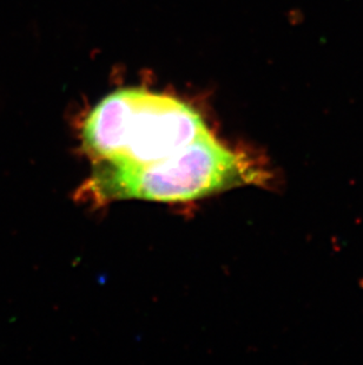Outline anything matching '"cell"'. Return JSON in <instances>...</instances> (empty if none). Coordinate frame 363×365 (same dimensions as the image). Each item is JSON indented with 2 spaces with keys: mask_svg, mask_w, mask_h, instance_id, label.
<instances>
[{
  "mask_svg": "<svg viewBox=\"0 0 363 365\" xmlns=\"http://www.w3.org/2000/svg\"><path fill=\"white\" fill-rule=\"evenodd\" d=\"M210 130L188 103L129 88L100 101L88 115L83 143L95 161L145 165L164 159Z\"/></svg>",
  "mask_w": 363,
  "mask_h": 365,
  "instance_id": "cell-2",
  "label": "cell"
},
{
  "mask_svg": "<svg viewBox=\"0 0 363 365\" xmlns=\"http://www.w3.org/2000/svg\"><path fill=\"white\" fill-rule=\"evenodd\" d=\"M267 178L251 158L228 148L209 133L154 163L95 161L80 195L97 205L130 199L183 202L235 187L261 185Z\"/></svg>",
  "mask_w": 363,
  "mask_h": 365,
  "instance_id": "cell-1",
  "label": "cell"
}]
</instances>
